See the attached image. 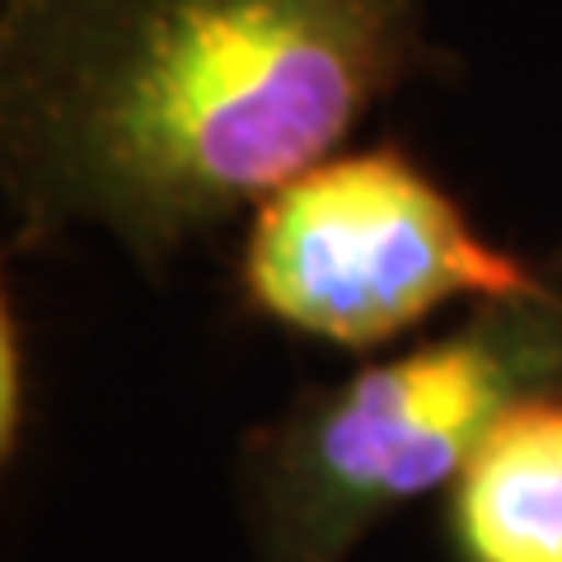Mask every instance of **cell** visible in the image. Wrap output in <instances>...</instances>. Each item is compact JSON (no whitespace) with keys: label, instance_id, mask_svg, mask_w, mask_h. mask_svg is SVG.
<instances>
[{"label":"cell","instance_id":"1","mask_svg":"<svg viewBox=\"0 0 562 562\" xmlns=\"http://www.w3.org/2000/svg\"><path fill=\"white\" fill-rule=\"evenodd\" d=\"M431 66L427 0H0L14 231L165 268Z\"/></svg>","mask_w":562,"mask_h":562},{"label":"cell","instance_id":"4","mask_svg":"<svg viewBox=\"0 0 562 562\" xmlns=\"http://www.w3.org/2000/svg\"><path fill=\"white\" fill-rule=\"evenodd\" d=\"M450 535L464 562H562V390L492 422L450 487Z\"/></svg>","mask_w":562,"mask_h":562},{"label":"cell","instance_id":"5","mask_svg":"<svg viewBox=\"0 0 562 562\" xmlns=\"http://www.w3.org/2000/svg\"><path fill=\"white\" fill-rule=\"evenodd\" d=\"M33 408V366H29V338L24 324L14 319V305H0V454L24 446Z\"/></svg>","mask_w":562,"mask_h":562},{"label":"cell","instance_id":"3","mask_svg":"<svg viewBox=\"0 0 562 562\" xmlns=\"http://www.w3.org/2000/svg\"><path fill=\"white\" fill-rule=\"evenodd\" d=\"M244 305L295 338L375 351L446 305L553 291L398 146L338 150L249 211Z\"/></svg>","mask_w":562,"mask_h":562},{"label":"cell","instance_id":"2","mask_svg":"<svg viewBox=\"0 0 562 562\" xmlns=\"http://www.w3.org/2000/svg\"><path fill=\"white\" fill-rule=\"evenodd\" d=\"M562 390V291L473 305L464 324L310 390L244 441L239 516L258 562H347L431 497L520 398Z\"/></svg>","mask_w":562,"mask_h":562}]
</instances>
